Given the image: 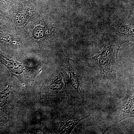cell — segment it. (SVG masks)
<instances>
[{
  "label": "cell",
  "mask_w": 134,
  "mask_h": 134,
  "mask_svg": "<svg viewBox=\"0 0 134 134\" xmlns=\"http://www.w3.org/2000/svg\"><path fill=\"white\" fill-rule=\"evenodd\" d=\"M90 116L85 117H77L74 115H70L62 122L60 126L59 132V133H71L77 125L82 120L87 119Z\"/></svg>",
  "instance_id": "5"
},
{
  "label": "cell",
  "mask_w": 134,
  "mask_h": 134,
  "mask_svg": "<svg viewBox=\"0 0 134 134\" xmlns=\"http://www.w3.org/2000/svg\"><path fill=\"white\" fill-rule=\"evenodd\" d=\"M29 16V13L26 10H20L17 13L15 16V24L18 26L23 25L27 21Z\"/></svg>",
  "instance_id": "6"
},
{
  "label": "cell",
  "mask_w": 134,
  "mask_h": 134,
  "mask_svg": "<svg viewBox=\"0 0 134 134\" xmlns=\"http://www.w3.org/2000/svg\"><path fill=\"white\" fill-rule=\"evenodd\" d=\"M130 41L119 38L105 42L103 49L96 55L90 58L85 57L86 64L93 69L101 79L115 81L119 50L123 43Z\"/></svg>",
  "instance_id": "1"
},
{
  "label": "cell",
  "mask_w": 134,
  "mask_h": 134,
  "mask_svg": "<svg viewBox=\"0 0 134 134\" xmlns=\"http://www.w3.org/2000/svg\"><path fill=\"white\" fill-rule=\"evenodd\" d=\"M134 88L132 85L127 87L125 98L120 101L118 113L110 125H115L124 120L134 117Z\"/></svg>",
  "instance_id": "4"
},
{
  "label": "cell",
  "mask_w": 134,
  "mask_h": 134,
  "mask_svg": "<svg viewBox=\"0 0 134 134\" xmlns=\"http://www.w3.org/2000/svg\"><path fill=\"white\" fill-rule=\"evenodd\" d=\"M32 34L34 38L37 40L41 39L46 36V31L45 27L41 25H38L34 29Z\"/></svg>",
  "instance_id": "7"
},
{
  "label": "cell",
  "mask_w": 134,
  "mask_h": 134,
  "mask_svg": "<svg viewBox=\"0 0 134 134\" xmlns=\"http://www.w3.org/2000/svg\"><path fill=\"white\" fill-rule=\"evenodd\" d=\"M66 86L63 74L57 71L48 77L40 90V99L58 95H66Z\"/></svg>",
  "instance_id": "3"
},
{
  "label": "cell",
  "mask_w": 134,
  "mask_h": 134,
  "mask_svg": "<svg viewBox=\"0 0 134 134\" xmlns=\"http://www.w3.org/2000/svg\"><path fill=\"white\" fill-rule=\"evenodd\" d=\"M64 75L66 83L67 92L74 98H83L84 91L82 81L79 71L75 68L74 62L71 59H67Z\"/></svg>",
  "instance_id": "2"
},
{
  "label": "cell",
  "mask_w": 134,
  "mask_h": 134,
  "mask_svg": "<svg viewBox=\"0 0 134 134\" xmlns=\"http://www.w3.org/2000/svg\"><path fill=\"white\" fill-rule=\"evenodd\" d=\"M2 1H8V0H1Z\"/></svg>",
  "instance_id": "8"
}]
</instances>
